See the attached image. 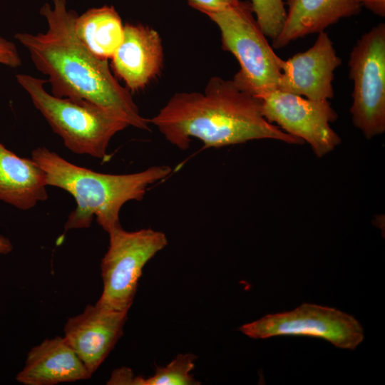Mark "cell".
I'll list each match as a JSON object with an SVG mask.
<instances>
[{
    "mask_svg": "<svg viewBox=\"0 0 385 385\" xmlns=\"http://www.w3.org/2000/svg\"><path fill=\"white\" fill-rule=\"evenodd\" d=\"M349 78L353 81L350 113L368 138L385 130V24L364 33L351 49Z\"/></svg>",
    "mask_w": 385,
    "mask_h": 385,
    "instance_id": "cell-7",
    "label": "cell"
},
{
    "mask_svg": "<svg viewBox=\"0 0 385 385\" xmlns=\"http://www.w3.org/2000/svg\"><path fill=\"white\" fill-rule=\"evenodd\" d=\"M188 4L202 13L225 9L240 0H188Z\"/></svg>",
    "mask_w": 385,
    "mask_h": 385,
    "instance_id": "cell-20",
    "label": "cell"
},
{
    "mask_svg": "<svg viewBox=\"0 0 385 385\" xmlns=\"http://www.w3.org/2000/svg\"><path fill=\"white\" fill-rule=\"evenodd\" d=\"M341 63L328 34L319 32L307 50L287 60L280 58L278 89L312 100L332 98L334 73Z\"/></svg>",
    "mask_w": 385,
    "mask_h": 385,
    "instance_id": "cell-10",
    "label": "cell"
},
{
    "mask_svg": "<svg viewBox=\"0 0 385 385\" xmlns=\"http://www.w3.org/2000/svg\"><path fill=\"white\" fill-rule=\"evenodd\" d=\"M136 376L132 370L127 367H121L113 371L108 384L111 385H135Z\"/></svg>",
    "mask_w": 385,
    "mask_h": 385,
    "instance_id": "cell-21",
    "label": "cell"
},
{
    "mask_svg": "<svg viewBox=\"0 0 385 385\" xmlns=\"http://www.w3.org/2000/svg\"><path fill=\"white\" fill-rule=\"evenodd\" d=\"M74 30L79 41L93 56L108 61L123 40L124 25L117 11L105 5L77 16Z\"/></svg>",
    "mask_w": 385,
    "mask_h": 385,
    "instance_id": "cell-16",
    "label": "cell"
},
{
    "mask_svg": "<svg viewBox=\"0 0 385 385\" xmlns=\"http://www.w3.org/2000/svg\"><path fill=\"white\" fill-rule=\"evenodd\" d=\"M31 158L44 172L47 185L64 190L76 201L66 230L88 228L96 217L109 233L121 226L119 214L124 204L143 200L150 185L172 171L168 165H153L133 173H102L71 163L46 147L35 148Z\"/></svg>",
    "mask_w": 385,
    "mask_h": 385,
    "instance_id": "cell-3",
    "label": "cell"
},
{
    "mask_svg": "<svg viewBox=\"0 0 385 385\" xmlns=\"http://www.w3.org/2000/svg\"><path fill=\"white\" fill-rule=\"evenodd\" d=\"M16 78L53 131L76 154L106 158L112 138L129 126L125 120L94 103L53 96L44 87L47 80L24 73L17 74Z\"/></svg>",
    "mask_w": 385,
    "mask_h": 385,
    "instance_id": "cell-4",
    "label": "cell"
},
{
    "mask_svg": "<svg viewBox=\"0 0 385 385\" xmlns=\"http://www.w3.org/2000/svg\"><path fill=\"white\" fill-rule=\"evenodd\" d=\"M148 120L180 150L188 149L192 138L207 148L261 139L303 143L263 116L260 98L241 89L232 79L217 76L209 80L203 92L175 93Z\"/></svg>",
    "mask_w": 385,
    "mask_h": 385,
    "instance_id": "cell-2",
    "label": "cell"
},
{
    "mask_svg": "<svg viewBox=\"0 0 385 385\" xmlns=\"http://www.w3.org/2000/svg\"><path fill=\"white\" fill-rule=\"evenodd\" d=\"M361 6H365L374 14L385 16V0H357Z\"/></svg>",
    "mask_w": 385,
    "mask_h": 385,
    "instance_id": "cell-22",
    "label": "cell"
},
{
    "mask_svg": "<svg viewBox=\"0 0 385 385\" xmlns=\"http://www.w3.org/2000/svg\"><path fill=\"white\" fill-rule=\"evenodd\" d=\"M12 249L13 246L10 240L0 235V254H8Z\"/></svg>",
    "mask_w": 385,
    "mask_h": 385,
    "instance_id": "cell-23",
    "label": "cell"
},
{
    "mask_svg": "<svg viewBox=\"0 0 385 385\" xmlns=\"http://www.w3.org/2000/svg\"><path fill=\"white\" fill-rule=\"evenodd\" d=\"M111 59L115 75L128 90H143L161 71L164 59L161 38L148 26L126 24L123 40Z\"/></svg>",
    "mask_w": 385,
    "mask_h": 385,
    "instance_id": "cell-12",
    "label": "cell"
},
{
    "mask_svg": "<svg viewBox=\"0 0 385 385\" xmlns=\"http://www.w3.org/2000/svg\"><path fill=\"white\" fill-rule=\"evenodd\" d=\"M128 312L96 303L87 305L83 312L66 322L63 338L91 375L123 335Z\"/></svg>",
    "mask_w": 385,
    "mask_h": 385,
    "instance_id": "cell-11",
    "label": "cell"
},
{
    "mask_svg": "<svg viewBox=\"0 0 385 385\" xmlns=\"http://www.w3.org/2000/svg\"><path fill=\"white\" fill-rule=\"evenodd\" d=\"M91 376L63 337L57 336L31 349L16 379L24 385H54Z\"/></svg>",
    "mask_w": 385,
    "mask_h": 385,
    "instance_id": "cell-13",
    "label": "cell"
},
{
    "mask_svg": "<svg viewBox=\"0 0 385 385\" xmlns=\"http://www.w3.org/2000/svg\"><path fill=\"white\" fill-rule=\"evenodd\" d=\"M44 172L31 160L16 155L0 143V200L31 209L48 198Z\"/></svg>",
    "mask_w": 385,
    "mask_h": 385,
    "instance_id": "cell-15",
    "label": "cell"
},
{
    "mask_svg": "<svg viewBox=\"0 0 385 385\" xmlns=\"http://www.w3.org/2000/svg\"><path fill=\"white\" fill-rule=\"evenodd\" d=\"M262 113L284 132L307 142L321 158L332 151L341 139L331 128L337 114L328 100H312L275 89L260 97Z\"/></svg>",
    "mask_w": 385,
    "mask_h": 385,
    "instance_id": "cell-9",
    "label": "cell"
},
{
    "mask_svg": "<svg viewBox=\"0 0 385 385\" xmlns=\"http://www.w3.org/2000/svg\"><path fill=\"white\" fill-rule=\"evenodd\" d=\"M240 331L252 339L282 335L317 337L338 348L354 350L364 339V329L351 315L335 308L304 303L294 310L267 314L245 324Z\"/></svg>",
    "mask_w": 385,
    "mask_h": 385,
    "instance_id": "cell-8",
    "label": "cell"
},
{
    "mask_svg": "<svg viewBox=\"0 0 385 385\" xmlns=\"http://www.w3.org/2000/svg\"><path fill=\"white\" fill-rule=\"evenodd\" d=\"M287 14L284 26L272 40L279 49L307 35L319 33L340 19L358 14L357 0H284Z\"/></svg>",
    "mask_w": 385,
    "mask_h": 385,
    "instance_id": "cell-14",
    "label": "cell"
},
{
    "mask_svg": "<svg viewBox=\"0 0 385 385\" xmlns=\"http://www.w3.org/2000/svg\"><path fill=\"white\" fill-rule=\"evenodd\" d=\"M255 17L267 37L272 40L280 33L286 18L284 0H251Z\"/></svg>",
    "mask_w": 385,
    "mask_h": 385,
    "instance_id": "cell-18",
    "label": "cell"
},
{
    "mask_svg": "<svg viewBox=\"0 0 385 385\" xmlns=\"http://www.w3.org/2000/svg\"><path fill=\"white\" fill-rule=\"evenodd\" d=\"M45 4L40 14L47 29L36 34L18 33L14 38L28 51L35 68L48 76L51 94L94 103L125 120L128 125L149 130L130 91L113 75L108 61L93 56L75 34L77 14L68 10L66 0Z\"/></svg>",
    "mask_w": 385,
    "mask_h": 385,
    "instance_id": "cell-1",
    "label": "cell"
},
{
    "mask_svg": "<svg viewBox=\"0 0 385 385\" xmlns=\"http://www.w3.org/2000/svg\"><path fill=\"white\" fill-rule=\"evenodd\" d=\"M0 64L17 68L21 65V58L12 41L0 36Z\"/></svg>",
    "mask_w": 385,
    "mask_h": 385,
    "instance_id": "cell-19",
    "label": "cell"
},
{
    "mask_svg": "<svg viewBox=\"0 0 385 385\" xmlns=\"http://www.w3.org/2000/svg\"><path fill=\"white\" fill-rule=\"evenodd\" d=\"M108 234L109 245L101 262L103 292L96 303L128 312L143 267L166 247L168 239L165 233L151 228L129 232L120 226Z\"/></svg>",
    "mask_w": 385,
    "mask_h": 385,
    "instance_id": "cell-6",
    "label": "cell"
},
{
    "mask_svg": "<svg viewBox=\"0 0 385 385\" xmlns=\"http://www.w3.org/2000/svg\"><path fill=\"white\" fill-rule=\"evenodd\" d=\"M219 28L222 47L240 64L232 80L242 90L260 97L278 89L279 58L260 27L250 3L239 1L225 9L203 13Z\"/></svg>",
    "mask_w": 385,
    "mask_h": 385,
    "instance_id": "cell-5",
    "label": "cell"
},
{
    "mask_svg": "<svg viewBox=\"0 0 385 385\" xmlns=\"http://www.w3.org/2000/svg\"><path fill=\"white\" fill-rule=\"evenodd\" d=\"M197 356L193 354H179L165 366H156L155 374L145 378L138 376V385H197L190 371Z\"/></svg>",
    "mask_w": 385,
    "mask_h": 385,
    "instance_id": "cell-17",
    "label": "cell"
}]
</instances>
